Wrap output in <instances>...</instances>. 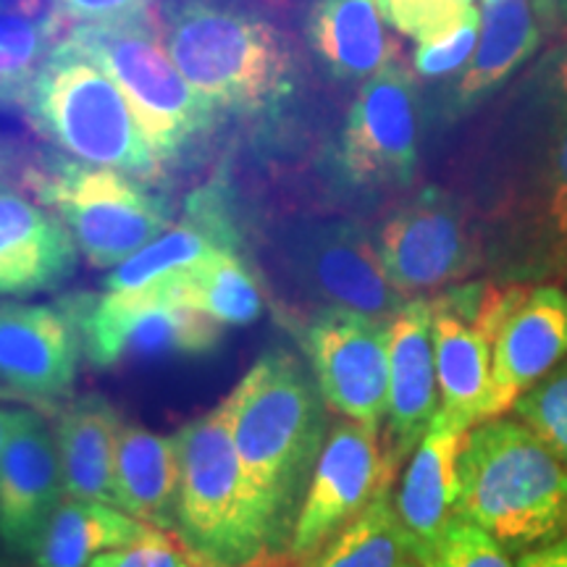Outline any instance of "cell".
<instances>
[{
  "label": "cell",
  "mask_w": 567,
  "mask_h": 567,
  "mask_svg": "<svg viewBox=\"0 0 567 567\" xmlns=\"http://www.w3.org/2000/svg\"><path fill=\"white\" fill-rule=\"evenodd\" d=\"M471 208L494 281L530 284L567 268V92L547 61L496 118Z\"/></svg>",
  "instance_id": "cell-1"
},
{
  "label": "cell",
  "mask_w": 567,
  "mask_h": 567,
  "mask_svg": "<svg viewBox=\"0 0 567 567\" xmlns=\"http://www.w3.org/2000/svg\"><path fill=\"white\" fill-rule=\"evenodd\" d=\"M229 405L245 476L289 544L326 442L321 389L295 354L274 350L247 371Z\"/></svg>",
  "instance_id": "cell-2"
},
{
  "label": "cell",
  "mask_w": 567,
  "mask_h": 567,
  "mask_svg": "<svg viewBox=\"0 0 567 567\" xmlns=\"http://www.w3.org/2000/svg\"><path fill=\"white\" fill-rule=\"evenodd\" d=\"M457 515L507 551L555 542L567 536V467L523 421H481L460 450Z\"/></svg>",
  "instance_id": "cell-3"
},
{
  "label": "cell",
  "mask_w": 567,
  "mask_h": 567,
  "mask_svg": "<svg viewBox=\"0 0 567 567\" xmlns=\"http://www.w3.org/2000/svg\"><path fill=\"white\" fill-rule=\"evenodd\" d=\"M163 45L218 111L260 113L292 90V55L279 30L234 0H168Z\"/></svg>",
  "instance_id": "cell-4"
},
{
  "label": "cell",
  "mask_w": 567,
  "mask_h": 567,
  "mask_svg": "<svg viewBox=\"0 0 567 567\" xmlns=\"http://www.w3.org/2000/svg\"><path fill=\"white\" fill-rule=\"evenodd\" d=\"M182 452L179 536L208 565H243L289 549L258 499L231 439L229 396L176 434Z\"/></svg>",
  "instance_id": "cell-5"
},
{
  "label": "cell",
  "mask_w": 567,
  "mask_h": 567,
  "mask_svg": "<svg viewBox=\"0 0 567 567\" xmlns=\"http://www.w3.org/2000/svg\"><path fill=\"white\" fill-rule=\"evenodd\" d=\"M21 109L42 137L74 161L142 182L163 172L122 87L69 40L42 63Z\"/></svg>",
  "instance_id": "cell-6"
},
{
  "label": "cell",
  "mask_w": 567,
  "mask_h": 567,
  "mask_svg": "<svg viewBox=\"0 0 567 567\" xmlns=\"http://www.w3.org/2000/svg\"><path fill=\"white\" fill-rule=\"evenodd\" d=\"M122 87L161 166L176 163L218 122V109L176 69L147 19L76 24L66 38Z\"/></svg>",
  "instance_id": "cell-7"
},
{
  "label": "cell",
  "mask_w": 567,
  "mask_h": 567,
  "mask_svg": "<svg viewBox=\"0 0 567 567\" xmlns=\"http://www.w3.org/2000/svg\"><path fill=\"white\" fill-rule=\"evenodd\" d=\"M34 189L97 268L124 264L174 224L166 197L116 168L55 161L48 172L38 174Z\"/></svg>",
  "instance_id": "cell-8"
},
{
  "label": "cell",
  "mask_w": 567,
  "mask_h": 567,
  "mask_svg": "<svg viewBox=\"0 0 567 567\" xmlns=\"http://www.w3.org/2000/svg\"><path fill=\"white\" fill-rule=\"evenodd\" d=\"M373 239L389 281L405 300L434 297L486 268L476 213L436 184L402 197Z\"/></svg>",
  "instance_id": "cell-9"
},
{
  "label": "cell",
  "mask_w": 567,
  "mask_h": 567,
  "mask_svg": "<svg viewBox=\"0 0 567 567\" xmlns=\"http://www.w3.org/2000/svg\"><path fill=\"white\" fill-rule=\"evenodd\" d=\"M528 289V284L467 279L429 297L442 394L439 410L465 429L484 417L496 334Z\"/></svg>",
  "instance_id": "cell-10"
},
{
  "label": "cell",
  "mask_w": 567,
  "mask_h": 567,
  "mask_svg": "<svg viewBox=\"0 0 567 567\" xmlns=\"http://www.w3.org/2000/svg\"><path fill=\"white\" fill-rule=\"evenodd\" d=\"M421 158V103L413 71L400 61L360 84L339 134L337 166L363 193H396L415 182Z\"/></svg>",
  "instance_id": "cell-11"
},
{
  "label": "cell",
  "mask_w": 567,
  "mask_h": 567,
  "mask_svg": "<svg viewBox=\"0 0 567 567\" xmlns=\"http://www.w3.org/2000/svg\"><path fill=\"white\" fill-rule=\"evenodd\" d=\"M287 271L316 310H350L389 323L408 300L381 266L375 239L352 218H329L292 231Z\"/></svg>",
  "instance_id": "cell-12"
},
{
  "label": "cell",
  "mask_w": 567,
  "mask_h": 567,
  "mask_svg": "<svg viewBox=\"0 0 567 567\" xmlns=\"http://www.w3.org/2000/svg\"><path fill=\"white\" fill-rule=\"evenodd\" d=\"M302 344L326 408L381 429L389 413V323L350 310H316L305 321Z\"/></svg>",
  "instance_id": "cell-13"
},
{
  "label": "cell",
  "mask_w": 567,
  "mask_h": 567,
  "mask_svg": "<svg viewBox=\"0 0 567 567\" xmlns=\"http://www.w3.org/2000/svg\"><path fill=\"white\" fill-rule=\"evenodd\" d=\"M396 467L389 463L373 425L339 421L326 436L321 457L313 467L300 513L295 517L289 549L302 565L339 534L352 517H358L381 492L392 484Z\"/></svg>",
  "instance_id": "cell-14"
},
{
  "label": "cell",
  "mask_w": 567,
  "mask_h": 567,
  "mask_svg": "<svg viewBox=\"0 0 567 567\" xmlns=\"http://www.w3.org/2000/svg\"><path fill=\"white\" fill-rule=\"evenodd\" d=\"M90 363L111 368L151 354H203L221 342L224 326L155 289L109 292L80 313Z\"/></svg>",
  "instance_id": "cell-15"
},
{
  "label": "cell",
  "mask_w": 567,
  "mask_h": 567,
  "mask_svg": "<svg viewBox=\"0 0 567 567\" xmlns=\"http://www.w3.org/2000/svg\"><path fill=\"white\" fill-rule=\"evenodd\" d=\"M74 313L51 305H0V384L32 402L69 394L80 368Z\"/></svg>",
  "instance_id": "cell-16"
},
{
  "label": "cell",
  "mask_w": 567,
  "mask_h": 567,
  "mask_svg": "<svg viewBox=\"0 0 567 567\" xmlns=\"http://www.w3.org/2000/svg\"><path fill=\"white\" fill-rule=\"evenodd\" d=\"M563 358H567V292L538 284L515 305L496 334L492 386L481 421L507 413Z\"/></svg>",
  "instance_id": "cell-17"
},
{
  "label": "cell",
  "mask_w": 567,
  "mask_h": 567,
  "mask_svg": "<svg viewBox=\"0 0 567 567\" xmlns=\"http://www.w3.org/2000/svg\"><path fill=\"white\" fill-rule=\"evenodd\" d=\"M434 313L429 297H415L389 321V436L394 467L415 452L439 413Z\"/></svg>",
  "instance_id": "cell-18"
},
{
  "label": "cell",
  "mask_w": 567,
  "mask_h": 567,
  "mask_svg": "<svg viewBox=\"0 0 567 567\" xmlns=\"http://www.w3.org/2000/svg\"><path fill=\"white\" fill-rule=\"evenodd\" d=\"M63 496L59 442L40 415L24 410L17 434L0 455V538L19 555L32 551Z\"/></svg>",
  "instance_id": "cell-19"
},
{
  "label": "cell",
  "mask_w": 567,
  "mask_h": 567,
  "mask_svg": "<svg viewBox=\"0 0 567 567\" xmlns=\"http://www.w3.org/2000/svg\"><path fill=\"white\" fill-rule=\"evenodd\" d=\"M239 231L234 224L229 193L221 182L205 184L184 205L179 224H172L158 239L145 245L105 279L109 292H132L153 287L184 268L200 264L213 252L237 250Z\"/></svg>",
  "instance_id": "cell-20"
},
{
  "label": "cell",
  "mask_w": 567,
  "mask_h": 567,
  "mask_svg": "<svg viewBox=\"0 0 567 567\" xmlns=\"http://www.w3.org/2000/svg\"><path fill=\"white\" fill-rule=\"evenodd\" d=\"M76 243L55 213L0 184V295L21 297L69 279Z\"/></svg>",
  "instance_id": "cell-21"
},
{
  "label": "cell",
  "mask_w": 567,
  "mask_h": 567,
  "mask_svg": "<svg viewBox=\"0 0 567 567\" xmlns=\"http://www.w3.org/2000/svg\"><path fill=\"white\" fill-rule=\"evenodd\" d=\"M465 434V425L439 410L421 444L410 455L400 492L394 496L396 513L417 563L429 557L446 523L457 515V460Z\"/></svg>",
  "instance_id": "cell-22"
},
{
  "label": "cell",
  "mask_w": 567,
  "mask_h": 567,
  "mask_svg": "<svg viewBox=\"0 0 567 567\" xmlns=\"http://www.w3.org/2000/svg\"><path fill=\"white\" fill-rule=\"evenodd\" d=\"M542 27L530 0H494L484 9L481 40L446 97V116L476 111L542 45Z\"/></svg>",
  "instance_id": "cell-23"
},
{
  "label": "cell",
  "mask_w": 567,
  "mask_h": 567,
  "mask_svg": "<svg viewBox=\"0 0 567 567\" xmlns=\"http://www.w3.org/2000/svg\"><path fill=\"white\" fill-rule=\"evenodd\" d=\"M116 505L147 526L179 534L182 452L174 436L124 425L116 455Z\"/></svg>",
  "instance_id": "cell-24"
},
{
  "label": "cell",
  "mask_w": 567,
  "mask_h": 567,
  "mask_svg": "<svg viewBox=\"0 0 567 567\" xmlns=\"http://www.w3.org/2000/svg\"><path fill=\"white\" fill-rule=\"evenodd\" d=\"M122 429V417L105 396H80L63 410L55 442H59L66 496L118 507L116 455Z\"/></svg>",
  "instance_id": "cell-25"
},
{
  "label": "cell",
  "mask_w": 567,
  "mask_h": 567,
  "mask_svg": "<svg viewBox=\"0 0 567 567\" xmlns=\"http://www.w3.org/2000/svg\"><path fill=\"white\" fill-rule=\"evenodd\" d=\"M308 40L339 82H365L396 59L375 0H316Z\"/></svg>",
  "instance_id": "cell-26"
},
{
  "label": "cell",
  "mask_w": 567,
  "mask_h": 567,
  "mask_svg": "<svg viewBox=\"0 0 567 567\" xmlns=\"http://www.w3.org/2000/svg\"><path fill=\"white\" fill-rule=\"evenodd\" d=\"M151 528L124 509L95 499H71L55 507L32 547L34 567H90L105 551L122 549Z\"/></svg>",
  "instance_id": "cell-27"
},
{
  "label": "cell",
  "mask_w": 567,
  "mask_h": 567,
  "mask_svg": "<svg viewBox=\"0 0 567 567\" xmlns=\"http://www.w3.org/2000/svg\"><path fill=\"white\" fill-rule=\"evenodd\" d=\"M174 302L200 310L221 326H245L264 313V292L237 250H221L153 287Z\"/></svg>",
  "instance_id": "cell-28"
},
{
  "label": "cell",
  "mask_w": 567,
  "mask_h": 567,
  "mask_svg": "<svg viewBox=\"0 0 567 567\" xmlns=\"http://www.w3.org/2000/svg\"><path fill=\"white\" fill-rule=\"evenodd\" d=\"M392 484L381 486L371 505L331 536L302 567H421L396 513Z\"/></svg>",
  "instance_id": "cell-29"
},
{
  "label": "cell",
  "mask_w": 567,
  "mask_h": 567,
  "mask_svg": "<svg viewBox=\"0 0 567 567\" xmlns=\"http://www.w3.org/2000/svg\"><path fill=\"white\" fill-rule=\"evenodd\" d=\"M53 48V21L34 13L0 11V109L24 105Z\"/></svg>",
  "instance_id": "cell-30"
},
{
  "label": "cell",
  "mask_w": 567,
  "mask_h": 567,
  "mask_svg": "<svg viewBox=\"0 0 567 567\" xmlns=\"http://www.w3.org/2000/svg\"><path fill=\"white\" fill-rule=\"evenodd\" d=\"M517 421L528 425L567 467V360L551 368L513 405Z\"/></svg>",
  "instance_id": "cell-31"
},
{
  "label": "cell",
  "mask_w": 567,
  "mask_h": 567,
  "mask_svg": "<svg viewBox=\"0 0 567 567\" xmlns=\"http://www.w3.org/2000/svg\"><path fill=\"white\" fill-rule=\"evenodd\" d=\"M481 13L476 6H467L450 27L439 30L431 38L417 42L413 69L423 80H444L467 66L478 45Z\"/></svg>",
  "instance_id": "cell-32"
},
{
  "label": "cell",
  "mask_w": 567,
  "mask_h": 567,
  "mask_svg": "<svg viewBox=\"0 0 567 567\" xmlns=\"http://www.w3.org/2000/svg\"><path fill=\"white\" fill-rule=\"evenodd\" d=\"M421 567H515L509 563V551L496 538L467 520L455 515L439 536L434 549L423 559Z\"/></svg>",
  "instance_id": "cell-33"
},
{
  "label": "cell",
  "mask_w": 567,
  "mask_h": 567,
  "mask_svg": "<svg viewBox=\"0 0 567 567\" xmlns=\"http://www.w3.org/2000/svg\"><path fill=\"white\" fill-rule=\"evenodd\" d=\"M92 567H208L200 555L187 547L176 530L151 526L140 538L122 549L105 551L90 563Z\"/></svg>",
  "instance_id": "cell-34"
},
{
  "label": "cell",
  "mask_w": 567,
  "mask_h": 567,
  "mask_svg": "<svg viewBox=\"0 0 567 567\" xmlns=\"http://www.w3.org/2000/svg\"><path fill=\"white\" fill-rule=\"evenodd\" d=\"M467 6L473 3H465V0H386L384 6H379V11L394 30L421 42L450 27Z\"/></svg>",
  "instance_id": "cell-35"
},
{
  "label": "cell",
  "mask_w": 567,
  "mask_h": 567,
  "mask_svg": "<svg viewBox=\"0 0 567 567\" xmlns=\"http://www.w3.org/2000/svg\"><path fill=\"white\" fill-rule=\"evenodd\" d=\"M55 6L76 24H126L147 19L153 0H55Z\"/></svg>",
  "instance_id": "cell-36"
},
{
  "label": "cell",
  "mask_w": 567,
  "mask_h": 567,
  "mask_svg": "<svg viewBox=\"0 0 567 567\" xmlns=\"http://www.w3.org/2000/svg\"><path fill=\"white\" fill-rule=\"evenodd\" d=\"M515 567H567V536L542 544L528 551H520Z\"/></svg>",
  "instance_id": "cell-37"
},
{
  "label": "cell",
  "mask_w": 567,
  "mask_h": 567,
  "mask_svg": "<svg viewBox=\"0 0 567 567\" xmlns=\"http://www.w3.org/2000/svg\"><path fill=\"white\" fill-rule=\"evenodd\" d=\"M542 32L557 34L567 27V0H530Z\"/></svg>",
  "instance_id": "cell-38"
},
{
  "label": "cell",
  "mask_w": 567,
  "mask_h": 567,
  "mask_svg": "<svg viewBox=\"0 0 567 567\" xmlns=\"http://www.w3.org/2000/svg\"><path fill=\"white\" fill-rule=\"evenodd\" d=\"M208 567H226V565H208ZM229 567H302V559L295 557L292 549H274V551H264V555L250 559V563L229 565Z\"/></svg>",
  "instance_id": "cell-39"
},
{
  "label": "cell",
  "mask_w": 567,
  "mask_h": 567,
  "mask_svg": "<svg viewBox=\"0 0 567 567\" xmlns=\"http://www.w3.org/2000/svg\"><path fill=\"white\" fill-rule=\"evenodd\" d=\"M21 417H24V410H9V408H0V455L6 452L9 446L11 436L17 434Z\"/></svg>",
  "instance_id": "cell-40"
},
{
  "label": "cell",
  "mask_w": 567,
  "mask_h": 567,
  "mask_svg": "<svg viewBox=\"0 0 567 567\" xmlns=\"http://www.w3.org/2000/svg\"><path fill=\"white\" fill-rule=\"evenodd\" d=\"M547 66L551 69V74H555L559 87L567 92V27L563 30V45L551 51V55L547 59Z\"/></svg>",
  "instance_id": "cell-41"
},
{
  "label": "cell",
  "mask_w": 567,
  "mask_h": 567,
  "mask_svg": "<svg viewBox=\"0 0 567 567\" xmlns=\"http://www.w3.org/2000/svg\"><path fill=\"white\" fill-rule=\"evenodd\" d=\"M386 3V0H375V6H384Z\"/></svg>",
  "instance_id": "cell-42"
},
{
  "label": "cell",
  "mask_w": 567,
  "mask_h": 567,
  "mask_svg": "<svg viewBox=\"0 0 567 567\" xmlns=\"http://www.w3.org/2000/svg\"><path fill=\"white\" fill-rule=\"evenodd\" d=\"M488 3H494V0H484V6H488Z\"/></svg>",
  "instance_id": "cell-43"
},
{
  "label": "cell",
  "mask_w": 567,
  "mask_h": 567,
  "mask_svg": "<svg viewBox=\"0 0 567 567\" xmlns=\"http://www.w3.org/2000/svg\"><path fill=\"white\" fill-rule=\"evenodd\" d=\"M465 3H473V0H465Z\"/></svg>",
  "instance_id": "cell-44"
},
{
  "label": "cell",
  "mask_w": 567,
  "mask_h": 567,
  "mask_svg": "<svg viewBox=\"0 0 567 567\" xmlns=\"http://www.w3.org/2000/svg\"><path fill=\"white\" fill-rule=\"evenodd\" d=\"M565 279H567V268H565Z\"/></svg>",
  "instance_id": "cell-45"
},
{
  "label": "cell",
  "mask_w": 567,
  "mask_h": 567,
  "mask_svg": "<svg viewBox=\"0 0 567 567\" xmlns=\"http://www.w3.org/2000/svg\"><path fill=\"white\" fill-rule=\"evenodd\" d=\"M90 567H92V565H90Z\"/></svg>",
  "instance_id": "cell-46"
}]
</instances>
